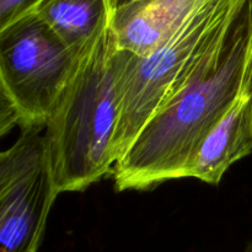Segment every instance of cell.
Returning a JSON list of instances; mask_svg holds the SVG:
<instances>
[{
    "instance_id": "cell-6",
    "label": "cell",
    "mask_w": 252,
    "mask_h": 252,
    "mask_svg": "<svg viewBox=\"0 0 252 252\" xmlns=\"http://www.w3.org/2000/svg\"><path fill=\"white\" fill-rule=\"evenodd\" d=\"M204 0H137L112 12L116 48L148 57L175 36Z\"/></svg>"
},
{
    "instance_id": "cell-1",
    "label": "cell",
    "mask_w": 252,
    "mask_h": 252,
    "mask_svg": "<svg viewBox=\"0 0 252 252\" xmlns=\"http://www.w3.org/2000/svg\"><path fill=\"white\" fill-rule=\"evenodd\" d=\"M250 91L252 0H241L220 41L115 164L111 174L116 191H148L189 179L202 142Z\"/></svg>"
},
{
    "instance_id": "cell-8",
    "label": "cell",
    "mask_w": 252,
    "mask_h": 252,
    "mask_svg": "<svg viewBox=\"0 0 252 252\" xmlns=\"http://www.w3.org/2000/svg\"><path fill=\"white\" fill-rule=\"evenodd\" d=\"M33 12L76 57L107 31L112 15L107 0H41Z\"/></svg>"
},
{
    "instance_id": "cell-10",
    "label": "cell",
    "mask_w": 252,
    "mask_h": 252,
    "mask_svg": "<svg viewBox=\"0 0 252 252\" xmlns=\"http://www.w3.org/2000/svg\"><path fill=\"white\" fill-rule=\"evenodd\" d=\"M39 1L41 0H0V32L33 11Z\"/></svg>"
},
{
    "instance_id": "cell-3",
    "label": "cell",
    "mask_w": 252,
    "mask_h": 252,
    "mask_svg": "<svg viewBox=\"0 0 252 252\" xmlns=\"http://www.w3.org/2000/svg\"><path fill=\"white\" fill-rule=\"evenodd\" d=\"M240 2L204 0L175 36L148 57L115 46L112 63L120 94V116L111 149L115 164L220 41Z\"/></svg>"
},
{
    "instance_id": "cell-12",
    "label": "cell",
    "mask_w": 252,
    "mask_h": 252,
    "mask_svg": "<svg viewBox=\"0 0 252 252\" xmlns=\"http://www.w3.org/2000/svg\"><path fill=\"white\" fill-rule=\"evenodd\" d=\"M107 1H108V5H110L111 10H112L113 12L115 10H117L118 7H122L125 6V5L130 4V2L137 1V0H107Z\"/></svg>"
},
{
    "instance_id": "cell-7",
    "label": "cell",
    "mask_w": 252,
    "mask_h": 252,
    "mask_svg": "<svg viewBox=\"0 0 252 252\" xmlns=\"http://www.w3.org/2000/svg\"><path fill=\"white\" fill-rule=\"evenodd\" d=\"M252 153V91L234 103L202 142L189 177L219 185L229 167Z\"/></svg>"
},
{
    "instance_id": "cell-11",
    "label": "cell",
    "mask_w": 252,
    "mask_h": 252,
    "mask_svg": "<svg viewBox=\"0 0 252 252\" xmlns=\"http://www.w3.org/2000/svg\"><path fill=\"white\" fill-rule=\"evenodd\" d=\"M16 126L20 127V113L0 81V139Z\"/></svg>"
},
{
    "instance_id": "cell-9",
    "label": "cell",
    "mask_w": 252,
    "mask_h": 252,
    "mask_svg": "<svg viewBox=\"0 0 252 252\" xmlns=\"http://www.w3.org/2000/svg\"><path fill=\"white\" fill-rule=\"evenodd\" d=\"M46 154L43 129L25 128L16 142L0 152V198L25 171L36 165Z\"/></svg>"
},
{
    "instance_id": "cell-5",
    "label": "cell",
    "mask_w": 252,
    "mask_h": 252,
    "mask_svg": "<svg viewBox=\"0 0 252 252\" xmlns=\"http://www.w3.org/2000/svg\"><path fill=\"white\" fill-rule=\"evenodd\" d=\"M58 194L44 154L0 198V252H38Z\"/></svg>"
},
{
    "instance_id": "cell-4",
    "label": "cell",
    "mask_w": 252,
    "mask_h": 252,
    "mask_svg": "<svg viewBox=\"0 0 252 252\" xmlns=\"http://www.w3.org/2000/svg\"><path fill=\"white\" fill-rule=\"evenodd\" d=\"M76 61L33 11L0 32V81L19 111L21 129H44Z\"/></svg>"
},
{
    "instance_id": "cell-2",
    "label": "cell",
    "mask_w": 252,
    "mask_h": 252,
    "mask_svg": "<svg viewBox=\"0 0 252 252\" xmlns=\"http://www.w3.org/2000/svg\"><path fill=\"white\" fill-rule=\"evenodd\" d=\"M111 30L78 57L75 69L43 129L46 157L58 193L85 191L112 172L120 116Z\"/></svg>"
}]
</instances>
